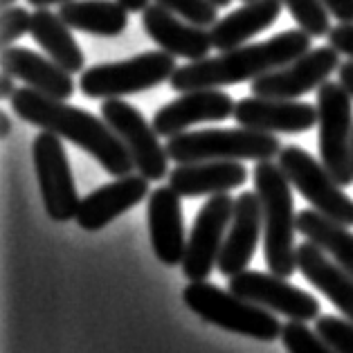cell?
<instances>
[{
  "mask_svg": "<svg viewBox=\"0 0 353 353\" xmlns=\"http://www.w3.org/2000/svg\"><path fill=\"white\" fill-rule=\"evenodd\" d=\"M12 106L23 122L70 140L97 160L110 176L122 178L135 169L126 144L119 140V135L108 126L104 117L92 115L79 106H70L63 99L43 94L32 85L16 88Z\"/></svg>",
  "mask_w": 353,
  "mask_h": 353,
  "instance_id": "6da1fadb",
  "label": "cell"
},
{
  "mask_svg": "<svg viewBox=\"0 0 353 353\" xmlns=\"http://www.w3.org/2000/svg\"><path fill=\"white\" fill-rule=\"evenodd\" d=\"M313 37L304 30H286L274 34L263 43L239 46L219 57H208L192 61L171 74V88L176 92H189L198 88H221L241 81H254L256 77L268 74L277 68L295 61L297 57L311 50Z\"/></svg>",
  "mask_w": 353,
  "mask_h": 353,
  "instance_id": "7a4b0ae2",
  "label": "cell"
},
{
  "mask_svg": "<svg viewBox=\"0 0 353 353\" xmlns=\"http://www.w3.org/2000/svg\"><path fill=\"white\" fill-rule=\"evenodd\" d=\"M254 192L263 212V252L268 270L279 277H290L297 270L295 232L297 216L292 208L290 180L279 165L259 160L252 171Z\"/></svg>",
  "mask_w": 353,
  "mask_h": 353,
  "instance_id": "3957f363",
  "label": "cell"
},
{
  "mask_svg": "<svg viewBox=\"0 0 353 353\" xmlns=\"http://www.w3.org/2000/svg\"><path fill=\"white\" fill-rule=\"evenodd\" d=\"M183 301L201 320L230 333H239L261 342H274L281 338L283 324L272 315V311L234 295L232 290L214 286V283L192 281L183 290Z\"/></svg>",
  "mask_w": 353,
  "mask_h": 353,
  "instance_id": "277c9868",
  "label": "cell"
},
{
  "mask_svg": "<svg viewBox=\"0 0 353 353\" xmlns=\"http://www.w3.org/2000/svg\"><path fill=\"white\" fill-rule=\"evenodd\" d=\"M167 153L176 165L203 160H272L283 149L274 133L254 128H205L169 137Z\"/></svg>",
  "mask_w": 353,
  "mask_h": 353,
  "instance_id": "5b68a950",
  "label": "cell"
},
{
  "mask_svg": "<svg viewBox=\"0 0 353 353\" xmlns=\"http://www.w3.org/2000/svg\"><path fill=\"white\" fill-rule=\"evenodd\" d=\"M176 59L165 50H153L126 61L92 65L83 70L79 90L90 99H113L151 90L171 79V74L178 70Z\"/></svg>",
  "mask_w": 353,
  "mask_h": 353,
  "instance_id": "8992f818",
  "label": "cell"
},
{
  "mask_svg": "<svg viewBox=\"0 0 353 353\" xmlns=\"http://www.w3.org/2000/svg\"><path fill=\"white\" fill-rule=\"evenodd\" d=\"M351 94L340 81H324L317 92V144L320 162L340 187L353 183L351 140H353V106Z\"/></svg>",
  "mask_w": 353,
  "mask_h": 353,
  "instance_id": "52a82bcc",
  "label": "cell"
},
{
  "mask_svg": "<svg viewBox=\"0 0 353 353\" xmlns=\"http://www.w3.org/2000/svg\"><path fill=\"white\" fill-rule=\"evenodd\" d=\"M279 167L288 176L290 185L313 205V210L347 228L353 225V198L342 192L335 178L311 153L297 144H286L279 151Z\"/></svg>",
  "mask_w": 353,
  "mask_h": 353,
  "instance_id": "ba28073f",
  "label": "cell"
},
{
  "mask_svg": "<svg viewBox=\"0 0 353 353\" xmlns=\"http://www.w3.org/2000/svg\"><path fill=\"white\" fill-rule=\"evenodd\" d=\"M32 160L48 216L57 223L77 219L81 198L77 194L70 160H68L61 137L50 131H41L32 142Z\"/></svg>",
  "mask_w": 353,
  "mask_h": 353,
  "instance_id": "9c48e42d",
  "label": "cell"
},
{
  "mask_svg": "<svg viewBox=\"0 0 353 353\" xmlns=\"http://www.w3.org/2000/svg\"><path fill=\"white\" fill-rule=\"evenodd\" d=\"M101 117L108 126L119 135V140L126 144L128 153L135 162V169L151 183H158L167 176L169 153L167 146H162L153 124L144 119V115L135 106L126 104L122 97L104 99L101 104Z\"/></svg>",
  "mask_w": 353,
  "mask_h": 353,
  "instance_id": "30bf717a",
  "label": "cell"
},
{
  "mask_svg": "<svg viewBox=\"0 0 353 353\" xmlns=\"http://www.w3.org/2000/svg\"><path fill=\"white\" fill-rule=\"evenodd\" d=\"M234 216V198L228 194L212 196L203 205L187 239L183 272L189 281H208L225 243V232Z\"/></svg>",
  "mask_w": 353,
  "mask_h": 353,
  "instance_id": "8fae6325",
  "label": "cell"
},
{
  "mask_svg": "<svg viewBox=\"0 0 353 353\" xmlns=\"http://www.w3.org/2000/svg\"><path fill=\"white\" fill-rule=\"evenodd\" d=\"M230 290L252 304H259L288 320L311 322L320 317V301L274 272L243 270L230 277Z\"/></svg>",
  "mask_w": 353,
  "mask_h": 353,
  "instance_id": "7c38bea8",
  "label": "cell"
},
{
  "mask_svg": "<svg viewBox=\"0 0 353 353\" xmlns=\"http://www.w3.org/2000/svg\"><path fill=\"white\" fill-rule=\"evenodd\" d=\"M340 52L333 46H322L308 50L306 54L297 57L295 61L277 68L268 74L256 77L250 85L256 97L274 99H297L301 94L320 88L324 81L340 68Z\"/></svg>",
  "mask_w": 353,
  "mask_h": 353,
  "instance_id": "4fadbf2b",
  "label": "cell"
},
{
  "mask_svg": "<svg viewBox=\"0 0 353 353\" xmlns=\"http://www.w3.org/2000/svg\"><path fill=\"white\" fill-rule=\"evenodd\" d=\"M236 104L228 92L219 88H198L183 92L153 115V128L160 137H174L185 133L189 126L201 122H221L234 115Z\"/></svg>",
  "mask_w": 353,
  "mask_h": 353,
  "instance_id": "5bb4252c",
  "label": "cell"
},
{
  "mask_svg": "<svg viewBox=\"0 0 353 353\" xmlns=\"http://www.w3.org/2000/svg\"><path fill=\"white\" fill-rule=\"evenodd\" d=\"M239 126L265 133H306L317 126V110L306 101L245 97L236 101L234 115Z\"/></svg>",
  "mask_w": 353,
  "mask_h": 353,
  "instance_id": "9a60e30c",
  "label": "cell"
},
{
  "mask_svg": "<svg viewBox=\"0 0 353 353\" xmlns=\"http://www.w3.org/2000/svg\"><path fill=\"white\" fill-rule=\"evenodd\" d=\"M263 232V212L261 201L256 192H243L234 198V216H232L230 230L225 234V243L219 254L216 268L223 277L248 270V263L252 261L256 243Z\"/></svg>",
  "mask_w": 353,
  "mask_h": 353,
  "instance_id": "2e32d148",
  "label": "cell"
},
{
  "mask_svg": "<svg viewBox=\"0 0 353 353\" xmlns=\"http://www.w3.org/2000/svg\"><path fill=\"white\" fill-rule=\"evenodd\" d=\"M142 25L160 50L174 57H185L189 61L208 59L214 48L212 34L208 30L185 19L180 21L178 14L162 7L160 3L149 5L142 12Z\"/></svg>",
  "mask_w": 353,
  "mask_h": 353,
  "instance_id": "e0dca14e",
  "label": "cell"
},
{
  "mask_svg": "<svg viewBox=\"0 0 353 353\" xmlns=\"http://www.w3.org/2000/svg\"><path fill=\"white\" fill-rule=\"evenodd\" d=\"M174 187H158L149 194L146 219H149L151 248L165 265H178L185 259L187 236L183 221V203Z\"/></svg>",
  "mask_w": 353,
  "mask_h": 353,
  "instance_id": "ac0fdd59",
  "label": "cell"
},
{
  "mask_svg": "<svg viewBox=\"0 0 353 353\" xmlns=\"http://www.w3.org/2000/svg\"><path fill=\"white\" fill-rule=\"evenodd\" d=\"M149 178L142 174H128L117 178L115 183L94 189L85 198H81L79 210H77V223L85 232L104 230L108 223H113L117 216H122L135 205H140L149 196Z\"/></svg>",
  "mask_w": 353,
  "mask_h": 353,
  "instance_id": "d6986e66",
  "label": "cell"
},
{
  "mask_svg": "<svg viewBox=\"0 0 353 353\" xmlns=\"http://www.w3.org/2000/svg\"><path fill=\"white\" fill-rule=\"evenodd\" d=\"M0 65H3L5 72L14 74L16 79L25 81L34 90L50 94L54 99L68 101L77 90L70 72L63 70L52 59L32 52L30 48H21V46L3 48Z\"/></svg>",
  "mask_w": 353,
  "mask_h": 353,
  "instance_id": "ffe728a7",
  "label": "cell"
},
{
  "mask_svg": "<svg viewBox=\"0 0 353 353\" xmlns=\"http://www.w3.org/2000/svg\"><path fill=\"white\" fill-rule=\"evenodd\" d=\"M297 270L306 277L308 283L338 308V311L353 322V274L342 268L338 261H331L326 252L306 241L297 248Z\"/></svg>",
  "mask_w": 353,
  "mask_h": 353,
  "instance_id": "44dd1931",
  "label": "cell"
},
{
  "mask_svg": "<svg viewBox=\"0 0 353 353\" xmlns=\"http://www.w3.org/2000/svg\"><path fill=\"white\" fill-rule=\"evenodd\" d=\"M248 180V169L239 160H203L178 165L169 174V185L183 198L228 194Z\"/></svg>",
  "mask_w": 353,
  "mask_h": 353,
  "instance_id": "7402d4cb",
  "label": "cell"
},
{
  "mask_svg": "<svg viewBox=\"0 0 353 353\" xmlns=\"http://www.w3.org/2000/svg\"><path fill=\"white\" fill-rule=\"evenodd\" d=\"M281 7V0H250L243 7L230 12L225 19H219L210 30L214 50L228 52V50L245 46V41L272 28L274 21L279 19Z\"/></svg>",
  "mask_w": 353,
  "mask_h": 353,
  "instance_id": "603a6c76",
  "label": "cell"
},
{
  "mask_svg": "<svg viewBox=\"0 0 353 353\" xmlns=\"http://www.w3.org/2000/svg\"><path fill=\"white\" fill-rule=\"evenodd\" d=\"M72 28L50 7H37L32 14V39L46 50L48 57L70 74H79L85 68V57L72 37Z\"/></svg>",
  "mask_w": 353,
  "mask_h": 353,
  "instance_id": "cb8c5ba5",
  "label": "cell"
},
{
  "mask_svg": "<svg viewBox=\"0 0 353 353\" xmlns=\"http://www.w3.org/2000/svg\"><path fill=\"white\" fill-rule=\"evenodd\" d=\"M59 16L72 30L115 39L128 28V10L119 0H68L59 7Z\"/></svg>",
  "mask_w": 353,
  "mask_h": 353,
  "instance_id": "d4e9b609",
  "label": "cell"
},
{
  "mask_svg": "<svg viewBox=\"0 0 353 353\" xmlns=\"http://www.w3.org/2000/svg\"><path fill=\"white\" fill-rule=\"evenodd\" d=\"M297 232H301L306 241L320 245L326 254L333 256V261L353 274V232H349L347 225L317 210H304L297 214Z\"/></svg>",
  "mask_w": 353,
  "mask_h": 353,
  "instance_id": "484cf974",
  "label": "cell"
},
{
  "mask_svg": "<svg viewBox=\"0 0 353 353\" xmlns=\"http://www.w3.org/2000/svg\"><path fill=\"white\" fill-rule=\"evenodd\" d=\"M288 7L290 16L299 25V30L311 34L313 39L329 37L331 32V21H329V10L322 0H281Z\"/></svg>",
  "mask_w": 353,
  "mask_h": 353,
  "instance_id": "4316f807",
  "label": "cell"
},
{
  "mask_svg": "<svg viewBox=\"0 0 353 353\" xmlns=\"http://www.w3.org/2000/svg\"><path fill=\"white\" fill-rule=\"evenodd\" d=\"M281 340L288 353H338L329 342L320 338V333L308 329L306 322H286L281 331Z\"/></svg>",
  "mask_w": 353,
  "mask_h": 353,
  "instance_id": "83f0119b",
  "label": "cell"
},
{
  "mask_svg": "<svg viewBox=\"0 0 353 353\" xmlns=\"http://www.w3.org/2000/svg\"><path fill=\"white\" fill-rule=\"evenodd\" d=\"M156 3L201 28H212L219 21V7L212 0H156Z\"/></svg>",
  "mask_w": 353,
  "mask_h": 353,
  "instance_id": "f1b7e54d",
  "label": "cell"
},
{
  "mask_svg": "<svg viewBox=\"0 0 353 353\" xmlns=\"http://www.w3.org/2000/svg\"><path fill=\"white\" fill-rule=\"evenodd\" d=\"M317 333L324 342H329L338 353H353V322L340 320L335 315L317 317Z\"/></svg>",
  "mask_w": 353,
  "mask_h": 353,
  "instance_id": "f546056e",
  "label": "cell"
},
{
  "mask_svg": "<svg viewBox=\"0 0 353 353\" xmlns=\"http://www.w3.org/2000/svg\"><path fill=\"white\" fill-rule=\"evenodd\" d=\"M30 30H32V14L25 7L21 5L3 7V16H0V43H3V48L14 46Z\"/></svg>",
  "mask_w": 353,
  "mask_h": 353,
  "instance_id": "4dcf8cb0",
  "label": "cell"
},
{
  "mask_svg": "<svg viewBox=\"0 0 353 353\" xmlns=\"http://www.w3.org/2000/svg\"><path fill=\"white\" fill-rule=\"evenodd\" d=\"M329 46H333L340 54L353 59V23H338L331 28Z\"/></svg>",
  "mask_w": 353,
  "mask_h": 353,
  "instance_id": "1f68e13d",
  "label": "cell"
},
{
  "mask_svg": "<svg viewBox=\"0 0 353 353\" xmlns=\"http://www.w3.org/2000/svg\"><path fill=\"white\" fill-rule=\"evenodd\" d=\"M338 23H353V0H322Z\"/></svg>",
  "mask_w": 353,
  "mask_h": 353,
  "instance_id": "d6a6232c",
  "label": "cell"
},
{
  "mask_svg": "<svg viewBox=\"0 0 353 353\" xmlns=\"http://www.w3.org/2000/svg\"><path fill=\"white\" fill-rule=\"evenodd\" d=\"M338 81L349 90V94L353 97V59H351V61L340 63V68H338Z\"/></svg>",
  "mask_w": 353,
  "mask_h": 353,
  "instance_id": "836d02e7",
  "label": "cell"
},
{
  "mask_svg": "<svg viewBox=\"0 0 353 353\" xmlns=\"http://www.w3.org/2000/svg\"><path fill=\"white\" fill-rule=\"evenodd\" d=\"M14 79H16L14 74L3 70V77H0V97H3V99H12L14 97V92H16Z\"/></svg>",
  "mask_w": 353,
  "mask_h": 353,
  "instance_id": "e575fe53",
  "label": "cell"
},
{
  "mask_svg": "<svg viewBox=\"0 0 353 353\" xmlns=\"http://www.w3.org/2000/svg\"><path fill=\"white\" fill-rule=\"evenodd\" d=\"M128 12H144L149 7V0H119Z\"/></svg>",
  "mask_w": 353,
  "mask_h": 353,
  "instance_id": "d590c367",
  "label": "cell"
},
{
  "mask_svg": "<svg viewBox=\"0 0 353 353\" xmlns=\"http://www.w3.org/2000/svg\"><path fill=\"white\" fill-rule=\"evenodd\" d=\"M10 133H12V115L0 113V135H3V140L5 137H10Z\"/></svg>",
  "mask_w": 353,
  "mask_h": 353,
  "instance_id": "8d00e7d4",
  "label": "cell"
},
{
  "mask_svg": "<svg viewBox=\"0 0 353 353\" xmlns=\"http://www.w3.org/2000/svg\"><path fill=\"white\" fill-rule=\"evenodd\" d=\"M34 7H50V5H61V3H68V0H28Z\"/></svg>",
  "mask_w": 353,
  "mask_h": 353,
  "instance_id": "74e56055",
  "label": "cell"
},
{
  "mask_svg": "<svg viewBox=\"0 0 353 353\" xmlns=\"http://www.w3.org/2000/svg\"><path fill=\"white\" fill-rule=\"evenodd\" d=\"M212 3L216 5V7H228V5L232 3V0H212Z\"/></svg>",
  "mask_w": 353,
  "mask_h": 353,
  "instance_id": "f35d334b",
  "label": "cell"
},
{
  "mask_svg": "<svg viewBox=\"0 0 353 353\" xmlns=\"http://www.w3.org/2000/svg\"><path fill=\"white\" fill-rule=\"evenodd\" d=\"M0 3H3V7H12L16 0H0Z\"/></svg>",
  "mask_w": 353,
  "mask_h": 353,
  "instance_id": "ab89813d",
  "label": "cell"
},
{
  "mask_svg": "<svg viewBox=\"0 0 353 353\" xmlns=\"http://www.w3.org/2000/svg\"><path fill=\"white\" fill-rule=\"evenodd\" d=\"M351 165H353V140H351Z\"/></svg>",
  "mask_w": 353,
  "mask_h": 353,
  "instance_id": "60d3db41",
  "label": "cell"
},
{
  "mask_svg": "<svg viewBox=\"0 0 353 353\" xmlns=\"http://www.w3.org/2000/svg\"><path fill=\"white\" fill-rule=\"evenodd\" d=\"M243 3H250V0H243Z\"/></svg>",
  "mask_w": 353,
  "mask_h": 353,
  "instance_id": "b9f144b4",
  "label": "cell"
}]
</instances>
